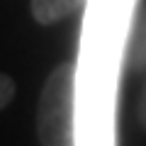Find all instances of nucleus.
I'll return each mask as SVG.
<instances>
[{
	"label": "nucleus",
	"mask_w": 146,
	"mask_h": 146,
	"mask_svg": "<svg viewBox=\"0 0 146 146\" xmlns=\"http://www.w3.org/2000/svg\"><path fill=\"white\" fill-rule=\"evenodd\" d=\"M129 63L136 73H146V10L139 17V25L134 32V42L129 51Z\"/></svg>",
	"instance_id": "7ed1b4c3"
},
{
	"label": "nucleus",
	"mask_w": 146,
	"mask_h": 146,
	"mask_svg": "<svg viewBox=\"0 0 146 146\" xmlns=\"http://www.w3.org/2000/svg\"><path fill=\"white\" fill-rule=\"evenodd\" d=\"M76 107V66L58 63L42 88L36 110V134L42 146H73Z\"/></svg>",
	"instance_id": "f257e3e1"
},
{
	"label": "nucleus",
	"mask_w": 146,
	"mask_h": 146,
	"mask_svg": "<svg viewBox=\"0 0 146 146\" xmlns=\"http://www.w3.org/2000/svg\"><path fill=\"white\" fill-rule=\"evenodd\" d=\"M139 122H141V127L146 129V80H144V88H141V100H139Z\"/></svg>",
	"instance_id": "39448f33"
},
{
	"label": "nucleus",
	"mask_w": 146,
	"mask_h": 146,
	"mask_svg": "<svg viewBox=\"0 0 146 146\" xmlns=\"http://www.w3.org/2000/svg\"><path fill=\"white\" fill-rule=\"evenodd\" d=\"M83 5L85 0H32V17L39 25L49 27L76 15Z\"/></svg>",
	"instance_id": "f03ea898"
},
{
	"label": "nucleus",
	"mask_w": 146,
	"mask_h": 146,
	"mask_svg": "<svg viewBox=\"0 0 146 146\" xmlns=\"http://www.w3.org/2000/svg\"><path fill=\"white\" fill-rule=\"evenodd\" d=\"M15 98V80L7 73H0V112L7 107Z\"/></svg>",
	"instance_id": "20e7f679"
}]
</instances>
